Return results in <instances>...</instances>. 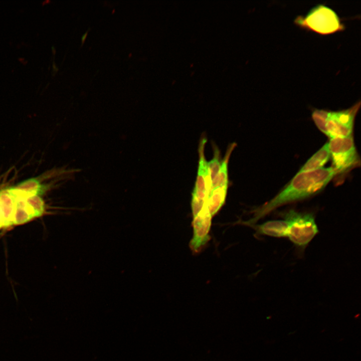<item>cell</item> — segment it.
I'll return each instance as SVG.
<instances>
[{
  "mask_svg": "<svg viewBox=\"0 0 361 361\" xmlns=\"http://www.w3.org/2000/svg\"><path fill=\"white\" fill-rule=\"evenodd\" d=\"M336 175L330 166L297 172L274 198L253 211V218L240 224L251 226L275 209L288 203L308 198L321 191Z\"/></svg>",
  "mask_w": 361,
  "mask_h": 361,
  "instance_id": "cell-1",
  "label": "cell"
},
{
  "mask_svg": "<svg viewBox=\"0 0 361 361\" xmlns=\"http://www.w3.org/2000/svg\"><path fill=\"white\" fill-rule=\"evenodd\" d=\"M36 195L18 185L0 191V228L29 221L38 215Z\"/></svg>",
  "mask_w": 361,
  "mask_h": 361,
  "instance_id": "cell-2",
  "label": "cell"
},
{
  "mask_svg": "<svg viewBox=\"0 0 361 361\" xmlns=\"http://www.w3.org/2000/svg\"><path fill=\"white\" fill-rule=\"evenodd\" d=\"M360 106L358 101L350 107L340 110L314 109L311 117L318 129L329 138L347 137L352 135Z\"/></svg>",
  "mask_w": 361,
  "mask_h": 361,
  "instance_id": "cell-3",
  "label": "cell"
},
{
  "mask_svg": "<svg viewBox=\"0 0 361 361\" xmlns=\"http://www.w3.org/2000/svg\"><path fill=\"white\" fill-rule=\"evenodd\" d=\"M294 23L302 29L322 35L341 32L345 28L337 13L323 4L316 5L305 16H298Z\"/></svg>",
  "mask_w": 361,
  "mask_h": 361,
  "instance_id": "cell-4",
  "label": "cell"
},
{
  "mask_svg": "<svg viewBox=\"0 0 361 361\" xmlns=\"http://www.w3.org/2000/svg\"><path fill=\"white\" fill-rule=\"evenodd\" d=\"M282 216L288 226L287 237L297 247L304 248L318 232L312 213L291 209L282 213Z\"/></svg>",
  "mask_w": 361,
  "mask_h": 361,
  "instance_id": "cell-5",
  "label": "cell"
},
{
  "mask_svg": "<svg viewBox=\"0 0 361 361\" xmlns=\"http://www.w3.org/2000/svg\"><path fill=\"white\" fill-rule=\"evenodd\" d=\"M328 144L332 161L331 167L336 175L346 172L358 164L359 157L352 135L329 138Z\"/></svg>",
  "mask_w": 361,
  "mask_h": 361,
  "instance_id": "cell-6",
  "label": "cell"
},
{
  "mask_svg": "<svg viewBox=\"0 0 361 361\" xmlns=\"http://www.w3.org/2000/svg\"><path fill=\"white\" fill-rule=\"evenodd\" d=\"M206 142V137H202L198 147L199 159L197 176L192 196L193 202L200 204L204 203L207 200L212 186L208 161L205 155Z\"/></svg>",
  "mask_w": 361,
  "mask_h": 361,
  "instance_id": "cell-7",
  "label": "cell"
},
{
  "mask_svg": "<svg viewBox=\"0 0 361 361\" xmlns=\"http://www.w3.org/2000/svg\"><path fill=\"white\" fill-rule=\"evenodd\" d=\"M212 217L206 202L201 210L193 216V235L190 247L194 253L200 252L209 241Z\"/></svg>",
  "mask_w": 361,
  "mask_h": 361,
  "instance_id": "cell-8",
  "label": "cell"
},
{
  "mask_svg": "<svg viewBox=\"0 0 361 361\" xmlns=\"http://www.w3.org/2000/svg\"><path fill=\"white\" fill-rule=\"evenodd\" d=\"M250 227L256 230L257 235L274 237H287L288 226L284 220L269 221L261 225H254Z\"/></svg>",
  "mask_w": 361,
  "mask_h": 361,
  "instance_id": "cell-9",
  "label": "cell"
},
{
  "mask_svg": "<svg viewBox=\"0 0 361 361\" xmlns=\"http://www.w3.org/2000/svg\"><path fill=\"white\" fill-rule=\"evenodd\" d=\"M330 158L328 144L326 142L306 161L297 172L313 171L323 168Z\"/></svg>",
  "mask_w": 361,
  "mask_h": 361,
  "instance_id": "cell-10",
  "label": "cell"
},
{
  "mask_svg": "<svg viewBox=\"0 0 361 361\" xmlns=\"http://www.w3.org/2000/svg\"><path fill=\"white\" fill-rule=\"evenodd\" d=\"M228 187H216L212 189L206 201L212 215H216L224 204Z\"/></svg>",
  "mask_w": 361,
  "mask_h": 361,
  "instance_id": "cell-11",
  "label": "cell"
},
{
  "mask_svg": "<svg viewBox=\"0 0 361 361\" xmlns=\"http://www.w3.org/2000/svg\"><path fill=\"white\" fill-rule=\"evenodd\" d=\"M236 146V144L233 143L230 144L227 148L225 156L222 160L219 173L212 183L211 191L216 187H228V163L231 154Z\"/></svg>",
  "mask_w": 361,
  "mask_h": 361,
  "instance_id": "cell-12",
  "label": "cell"
},
{
  "mask_svg": "<svg viewBox=\"0 0 361 361\" xmlns=\"http://www.w3.org/2000/svg\"><path fill=\"white\" fill-rule=\"evenodd\" d=\"M213 148V157L208 162V168L210 172L211 179L212 182L217 176L221 165L220 151L215 144H212Z\"/></svg>",
  "mask_w": 361,
  "mask_h": 361,
  "instance_id": "cell-13",
  "label": "cell"
},
{
  "mask_svg": "<svg viewBox=\"0 0 361 361\" xmlns=\"http://www.w3.org/2000/svg\"><path fill=\"white\" fill-rule=\"evenodd\" d=\"M90 29H89L88 31H86V32L82 36L81 40H82V46L83 45L84 42H85V40L86 39V38L87 37L88 32Z\"/></svg>",
  "mask_w": 361,
  "mask_h": 361,
  "instance_id": "cell-14",
  "label": "cell"
},
{
  "mask_svg": "<svg viewBox=\"0 0 361 361\" xmlns=\"http://www.w3.org/2000/svg\"><path fill=\"white\" fill-rule=\"evenodd\" d=\"M53 68H54V70H55L56 71H57L58 70V68H57V69L56 68V65L54 63L53 64Z\"/></svg>",
  "mask_w": 361,
  "mask_h": 361,
  "instance_id": "cell-15",
  "label": "cell"
}]
</instances>
